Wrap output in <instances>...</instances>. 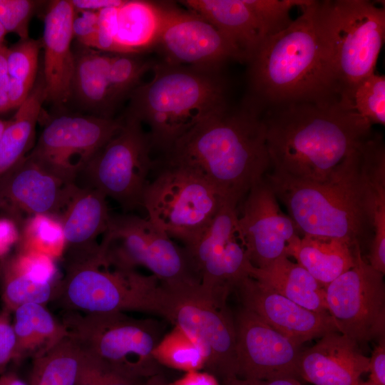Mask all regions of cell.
Returning a JSON list of instances; mask_svg holds the SVG:
<instances>
[{"label": "cell", "mask_w": 385, "mask_h": 385, "mask_svg": "<svg viewBox=\"0 0 385 385\" xmlns=\"http://www.w3.org/2000/svg\"><path fill=\"white\" fill-rule=\"evenodd\" d=\"M204 178L222 200L238 205L271 168L263 113L247 100L199 120L159 160Z\"/></svg>", "instance_id": "cell-1"}, {"label": "cell", "mask_w": 385, "mask_h": 385, "mask_svg": "<svg viewBox=\"0 0 385 385\" xmlns=\"http://www.w3.org/2000/svg\"><path fill=\"white\" fill-rule=\"evenodd\" d=\"M317 1L301 7V15L268 37L248 61L247 101L262 112L292 104L341 101L318 21Z\"/></svg>", "instance_id": "cell-2"}, {"label": "cell", "mask_w": 385, "mask_h": 385, "mask_svg": "<svg viewBox=\"0 0 385 385\" xmlns=\"http://www.w3.org/2000/svg\"><path fill=\"white\" fill-rule=\"evenodd\" d=\"M263 117L272 171L312 182L328 179L372 126L341 101L277 107Z\"/></svg>", "instance_id": "cell-3"}, {"label": "cell", "mask_w": 385, "mask_h": 385, "mask_svg": "<svg viewBox=\"0 0 385 385\" xmlns=\"http://www.w3.org/2000/svg\"><path fill=\"white\" fill-rule=\"evenodd\" d=\"M363 143L323 182L272 170L265 175L303 235L338 239L355 248L365 234L372 232Z\"/></svg>", "instance_id": "cell-4"}, {"label": "cell", "mask_w": 385, "mask_h": 385, "mask_svg": "<svg viewBox=\"0 0 385 385\" xmlns=\"http://www.w3.org/2000/svg\"><path fill=\"white\" fill-rule=\"evenodd\" d=\"M153 78L130 95L128 115L148 125L153 150L166 155L199 120L227 105L219 69L163 62Z\"/></svg>", "instance_id": "cell-5"}, {"label": "cell", "mask_w": 385, "mask_h": 385, "mask_svg": "<svg viewBox=\"0 0 385 385\" xmlns=\"http://www.w3.org/2000/svg\"><path fill=\"white\" fill-rule=\"evenodd\" d=\"M55 296L66 309L89 313L135 311L163 316L166 291L153 274L108 262L98 250L65 259Z\"/></svg>", "instance_id": "cell-6"}, {"label": "cell", "mask_w": 385, "mask_h": 385, "mask_svg": "<svg viewBox=\"0 0 385 385\" xmlns=\"http://www.w3.org/2000/svg\"><path fill=\"white\" fill-rule=\"evenodd\" d=\"M61 322L83 353L130 381L160 374L153 356L162 339L159 322L135 319L124 312L69 311Z\"/></svg>", "instance_id": "cell-7"}, {"label": "cell", "mask_w": 385, "mask_h": 385, "mask_svg": "<svg viewBox=\"0 0 385 385\" xmlns=\"http://www.w3.org/2000/svg\"><path fill=\"white\" fill-rule=\"evenodd\" d=\"M317 17L343 100L375 72L385 39V9L367 0L318 1Z\"/></svg>", "instance_id": "cell-8"}, {"label": "cell", "mask_w": 385, "mask_h": 385, "mask_svg": "<svg viewBox=\"0 0 385 385\" xmlns=\"http://www.w3.org/2000/svg\"><path fill=\"white\" fill-rule=\"evenodd\" d=\"M143 208L171 239L192 246L209 226L222 200L204 178L188 168L155 160Z\"/></svg>", "instance_id": "cell-9"}, {"label": "cell", "mask_w": 385, "mask_h": 385, "mask_svg": "<svg viewBox=\"0 0 385 385\" xmlns=\"http://www.w3.org/2000/svg\"><path fill=\"white\" fill-rule=\"evenodd\" d=\"M99 252L111 264L121 268L145 267L170 289L200 284L184 248L148 218L111 215Z\"/></svg>", "instance_id": "cell-10"}, {"label": "cell", "mask_w": 385, "mask_h": 385, "mask_svg": "<svg viewBox=\"0 0 385 385\" xmlns=\"http://www.w3.org/2000/svg\"><path fill=\"white\" fill-rule=\"evenodd\" d=\"M152 152L143 124L128 115L120 130L79 173L76 183L99 190L125 212L143 208L144 193L155 165Z\"/></svg>", "instance_id": "cell-11"}, {"label": "cell", "mask_w": 385, "mask_h": 385, "mask_svg": "<svg viewBox=\"0 0 385 385\" xmlns=\"http://www.w3.org/2000/svg\"><path fill=\"white\" fill-rule=\"evenodd\" d=\"M165 289L163 317L199 346L207 372L220 379L224 385H238L235 320L226 302L205 293L200 284Z\"/></svg>", "instance_id": "cell-12"}, {"label": "cell", "mask_w": 385, "mask_h": 385, "mask_svg": "<svg viewBox=\"0 0 385 385\" xmlns=\"http://www.w3.org/2000/svg\"><path fill=\"white\" fill-rule=\"evenodd\" d=\"M201 289L226 302L230 293L250 277V263L237 222V206L222 200L199 239L183 247Z\"/></svg>", "instance_id": "cell-13"}, {"label": "cell", "mask_w": 385, "mask_h": 385, "mask_svg": "<svg viewBox=\"0 0 385 385\" xmlns=\"http://www.w3.org/2000/svg\"><path fill=\"white\" fill-rule=\"evenodd\" d=\"M328 313L338 332L357 344L384 337V274L355 247L354 265L325 288Z\"/></svg>", "instance_id": "cell-14"}, {"label": "cell", "mask_w": 385, "mask_h": 385, "mask_svg": "<svg viewBox=\"0 0 385 385\" xmlns=\"http://www.w3.org/2000/svg\"><path fill=\"white\" fill-rule=\"evenodd\" d=\"M123 124L122 120L101 115H61L46 124L29 154L76 180Z\"/></svg>", "instance_id": "cell-15"}, {"label": "cell", "mask_w": 385, "mask_h": 385, "mask_svg": "<svg viewBox=\"0 0 385 385\" xmlns=\"http://www.w3.org/2000/svg\"><path fill=\"white\" fill-rule=\"evenodd\" d=\"M77 187L75 179L28 154L0 176V210L18 218L58 219Z\"/></svg>", "instance_id": "cell-16"}, {"label": "cell", "mask_w": 385, "mask_h": 385, "mask_svg": "<svg viewBox=\"0 0 385 385\" xmlns=\"http://www.w3.org/2000/svg\"><path fill=\"white\" fill-rule=\"evenodd\" d=\"M237 222L252 266L262 268L289 252L300 237L294 222L280 209L265 176L255 183L237 207Z\"/></svg>", "instance_id": "cell-17"}, {"label": "cell", "mask_w": 385, "mask_h": 385, "mask_svg": "<svg viewBox=\"0 0 385 385\" xmlns=\"http://www.w3.org/2000/svg\"><path fill=\"white\" fill-rule=\"evenodd\" d=\"M161 6L163 21L155 46L162 52L165 62L220 69L227 60H242L230 40L199 15Z\"/></svg>", "instance_id": "cell-18"}, {"label": "cell", "mask_w": 385, "mask_h": 385, "mask_svg": "<svg viewBox=\"0 0 385 385\" xmlns=\"http://www.w3.org/2000/svg\"><path fill=\"white\" fill-rule=\"evenodd\" d=\"M234 320L239 380L298 379L301 345L244 307Z\"/></svg>", "instance_id": "cell-19"}, {"label": "cell", "mask_w": 385, "mask_h": 385, "mask_svg": "<svg viewBox=\"0 0 385 385\" xmlns=\"http://www.w3.org/2000/svg\"><path fill=\"white\" fill-rule=\"evenodd\" d=\"M234 291L245 309L299 345L338 332L328 312L304 308L251 277L242 280Z\"/></svg>", "instance_id": "cell-20"}, {"label": "cell", "mask_w": 385, "mask_h": 385, "mask_svg": "<svg viewBox=\"0 0 385 385\" xmlns=\"http://www.w3.org/2000/svg\"><path fill=\"white\" fill-rule=\"evenodd\" d=\"M75 9L71 1L49 4L44 18L42 47L45 101L56 106L68 102L72 96L74 54L72 24Z\"/></svg>", "instance_id": "cell-21"}, {"label": "cell", "mask_w": 385, "mask_h": 385, "mask_svg": "<svg viewBox=\"0 0 385 385\" xmlns=\"http://www.w3.org/2000/svg\"><path fill=\"white\" fill-rule=\"evenodd\" d=\"M369 358L351 338L333 332L301 352L299 376L314 385H357L369 371Z\"/></svg>", "instance_id": "cell-22"}, {"label": "cell", "mask_w": 385, "mask_h": 385, "mask_svg": "<svg viewBox=\"0 0 385 385\" xmlns=\"http://www.w3.org/2000/svg\"><path fill=\"white\" fill-rule=\"evenodd\" d=\"M0 260L4 308L13 312L27 303L46 305L54 297L57 284L53 259L38 254L18 252Z\"/></svg>", "instance_id": "cell-23"}, {"label": "cell", "mask_w": 385, "mask_h": 385, "mask_svg": "<svg viewBox=\"0 0 385 385\" xmlns=\"http://www.w3.org/2000/svg\"><path fill=\"white\" fill-rule=\"evenodd\" d=\"M189 11L207 21L233 43L248 61L270 34L247 0H185Z\"/></svg>", "instance_id": "cell-24"}, {"label": "cell", "mask_w": 385, "mask_h": 385, "mask_svg": "<svg viewBox=\"0 0 385 385\" xmlns=\"http://www.w3.org/2000/svg\"><path fill=\"white\" fill-rule=\"evenodd\" d=\"M106 198L96 189L78 185L58 218L66 258L83 256L98 250L97 238L106 231L111 217Z\"/></svg>", "instance_id": "cell-25"}, {"label": "cell", "mask_w": 385, "mask_h": 385, "mask_svg": "<svg viewBox=\"0 0 385 385\" xmlns=\"http://www.w3.org/2000/svg\"><path fill=\"white\" fill-rule=\"evenodd\" d=\"M250 277L297 304L319 313H327L325 288L302 266L281 257L267 266H252Z\"/></svg>", "instance_id": "cell-26"}, {"label": "cell", "mask_w": 385, "mask_h": 385, "mask_svg": "<svg viewBox=\"0 0 385 385\" xmlns=\"http://www.w3.org/2000/svg\"><path fill=\"white\" fill-rule=\"evenodd\" d=\"M289 257L326 288L354 265L355 248L338 239L303 235L289 250Z\"/></svg>", "instance_id": "cell-27"}, {"label": "cell", "mask_w": 385, "mask_h": 385, "mask_svg": "<svg viewBox=\"0 0 385 385\" xmlns=\"http://www.w3.org/2000/svg\"><path fill=\"white\" fill-rule=\"evenodd\" d=\"M362 153L370 196L371 230L369 264L385 273V147L381 135L370 136Z\"/></svg>", "instance_id": "cell-28"}, {"label": "cell", "mask_w": 385, "mask_h": 385, "mask_svg": "<svg viewBox=\"0 0 385 385\" xmlns=\"http://www.w3.org/2000/svg\"><path fill=\"white\" fill-rule=\"evenodd\" d=\"M13 313L17 361L43 354L68 336L62 322H58L45 305L27 303Z\"/></svg>", "instance_id": "cell-29"}, {"label": "cell", "mask_w": 385, "mask_h": 385, "mask_svg": "<svg viewBox=\"0 0 385 385\" xmlns=\"http://www.w3.org/2000/svg\"><path fill=\"white\" fill-rule=\"evenodd\" d=\"M163 21L161 5L123 1L117 10V53L138 54L155 46Z\"/></svg>", "instance_id": "cell-30"}, {"label": "cell", "mask_w": 385, "mask_h": 385, "mask_svg": "<svg viewBox=\"0 0 385 385\" xmlns=\"http://www.w3.org/2000/svg\"><path fill=\"white\" fill-rule=\"evenodd\" d=\"M74 54L72 95L83 106L99 111L101 116L111 117L108 83L111 55L82 46Z\"/></svg>", "instance_id": "cell-31"}, {"label": "cell", "mask_w": 385, "mask_h": 385, "mask_svg": "<svg viewBox=\"0 0 385 385\" xmlns=\"http://www.w3.org/2000/svg\"><path fill=\"white\" fill-rule=\"evenodd\" d=\"M44 101L43 82L34 86L9 120L0 138V176L22 160L33 146L36 123Z\"/></svg>", "instance_id": "cell-32"}, {"label": "cell", "mask_w": 385, "mask_h": 385, "mask_svg": "<svg viewBox=\"0 0 385 385\" xmlns=\"http://www.w3.org/2000/svg\"><path fill=\"white\" fill-rule=\"evenodd\" d=\"M81 356L80 347L68 336L34 358L29 385H76Z\"/></svg>", "instance_id": "cell-33"}, {"label": "cell", "mask_w": 385, "mask_h": 385, "mask_svg": "<svg viewBox=\"0 0 385 385\" xmlns=\"http://www.w3.org/2000/svg\"><path fill=\"white\" fill-rule=\"evenodd\" d=\"M64 247L58 219L36 215L26 220L20 236L19 252L35 253L54 260L63 254Z\"/></svg>", "instance_id": "cell-34"}, {"label": "cell", "mask_w": 385, "mask_h": 385, "mask_svg": "<svg viewBox=\"0 0 385 385\" xmlns=\"http://www.w3.org/2000/svg\"><path fill=\"white\" fill-rule=\"evenodd\" d=\"M153 356L160 365L186 372L200 371L206 364L199 346L176 327L160 339Z\"/></svg>", "instance_id": "cell-35"}, {"label": "cell", "mask_w": 385, "mask_h": 385, "mask_svg": "<svg viewBox=\"0 0 385 385\" xmlns=\"http://www.w3.org/2000/svg\"><path fill=\"white\" fill-rule=\"evenodd\" d=\"M373 124H385V77L374 72L359 81L341 100Z\"/></svg>", "instance_id": "cell-36"}, {"label": "cell", "mask_w": 385, "mask_h": 385, "mask_svg": "<svg viewBox=\"0 0 385 385\" xmlns=\"http://www.w3.org/2000/svg\"><path fill=\"white\" fill-rule=\"evenodd\" d=\"M153 66L152 63L141 58L138 54L111 55L108 83L113 108L140 85L142 76Z\"/></svg>", "instance_id": "cell-37"}, {"label": "cell", "mask_w": 385, "mask_h": 385, "mask_svg": "<svg viewBox=\"0 0 385 385\" xmlns=\"http://www.w3.org/2000/svg\"><path fill=\"white\" fill-rule=\"evenodd\" d=\"M41 47V41L29 38L8 48L6 60L9 77L33 88Z\"/></svg>", "instance_id": "cell-38"}, {"label": "cell", "mask_w": 385, "mask_h": 385, "mask_svg": "<svg viewBox=\"0 0 385 385\" xmlns=\"http://www.w3.org/2000/svg\"><path fill=\"white\" fill-rule=\"evenodd\" d=\"M37 1L30 0H0V22L8 32L29 38V23Z\"/></svg>", "instance_id": "cell-39"}, {"label": "cell", "mask_w": 385, "mask_h": 385, "mask_svg": "<svg viewBox=\"0 0 385 385\" xmlns=\"http://www.w3.org/2000/svg\"><path fill=\"white\" fill-rule=\"evenodd\" d=\"M82 352L76 385H134V383L110 370Z\"/></svg>", "instance_id": "cell-40"}, {"label": "cell", "mask_w": 385, "mask_h": 385, "mask_svg": "<svg viewBox=\"0 0 385 385\" xmlns=\"http://www.w3.org/2000/svg\"><path fill=\"white\" fill-rule=\"evenodd\" d=\"M118 7H108L98 11L96 49L117 53L115 36Z\"/></svg>", "instance_id": "cell-41"}, {"label": "cell", "mask_w": 385, "mask_h": 385, "mask_svg": "<svg viewBox=\"0 0 385 385\" xmlns=\"http://www.w3.org/2000/svg\"><path fill=\"white\" fill-rule=\"evenodd\" d=\"M72 24L73 36L83 46L96 48L98 31V12L76 11Z\"/></svg>", "instance_id": "cell-42"}, {"label": "cell", "mask_w": 385, "mask_h": 385, "mask_svg": "<svg viewBox=\"0 0 385 385\" xmlns=\"http://www.w3.org/2000/svg\"><path fill=\"white\" fill-rule=\"evenodd\" d=\"M11 313L5 308L0 312V370L16 358V337Z\"/></svg>", "instance_id": "cell-43"}, {"label": "cell", "mask_w": 385, "mask_h": 385, "mask_svg": "<svg viewBox=\"0 0 385 385\" xmlns=\"http://www.w3.org/2000/svg\"><path fill=\"white\" fill-rule=\"evenodd\" d=\"M370 381L376 385H385V341L379 339L369 358Z\"/></svg>", "instance_id": "cell-44"}, {"label": "cell", "mask_w": 385, "mask_h": 385, "mask_svg": "<svg viewBox=\"0 0 385 385\" xmlns=\"http://www.w3.org/2000/svg\"><path fill=\"white\" fill-rule=\"evenodd\" d=\"M173 385H220L216 376L207 371L187 372L182 378L173 382Z\"/></svg>", "instance_id": "cell-45"}, {"label": "cell", "mask_w": 385, "mask_h": 385, "mask_svg": "<svg viewBox=\"0 0 385 385\" xmlns=\"http://www.w3.org/2000/svg\"><path fill=\"white\" fill-rule=\"evenodd\" d=\"M32 88L9 77L8 91L11 109L18 108L25 101Z\"/></svg>", "instance_id": "cell-46"}, {"label": "cell", "mask_w": 385, "mask_h": 385, "mask_svg": "<svg viewBox=\"0 0 385 385\" xmlns=\"http://www.w3.org/2000/svg\"><path fill=\"white\" fill-rule=\"evenodd\" d=\"M75 11H90L98 12L108 7L119 6L121 0H72Z\"/></svg>", "instance_id": "cell-47"}, {"label": "cell", "mask_w": 385, "mask_h": 385, "mask_svg": "<svg viewBox=\"0 0 385 385\" xmlns=\"http://www.w3.org/2000/svg\"><path fill=\"white\" fill-rule=\"evenodd\" d=\"M17 235L15 227L9 220H0V259L6 254L12 243L16 240Z\"/></svg>", "instance_id": "cell-48"}, {"label": "cell", "mask_w": 385, "mask_h": 385, "mask_svg": "<svg viewBox=\"0 0 385 385\" xmlns=\"http://www.w3.org/2000/svg\"><path fill=\"white\" fill-rule=\"evenodd\" d=\"M238 385H302L294 378H280L270 380H240Z\"/></svg>", "instance_id": "cell-49"}, {"label": "cell", "mask_w": 385, "mask_h": 385, "mask_svg": "<svg viewBox=\"0 0 385 385\" xmlns=\"http://www.w3.org/2000/svg\"><path fill=\"white\" fill-rule=\"evenodd\" d=\"M134 385H173L168 382L160 374L150 376L143 381L134 383Z\"/></svg>", "instance_id": "cell-50"}, {"label": "cell", "mask_w": 385, "mask_h": 385, "mask_svg": "<svg viewBox=\"0 0 385 385\" xmlns=\"http://www.w3.org/2000/svg\"><path fill=\"white\" fill-rule=\"evenodd\" d=\"M0 385H28L14 373L0 376Z\"/></svg>", "instance_id": "cell-51"}, {"label": "cell", "mask_w": 385, "mask_h": 385, "mask_svg": "<svg viewBox=\"0 0 385 385\" xmlns=\"http://www.w3.org/2000/svg\"><path fill=\"white\" fill-rule=\"evenodd\" d=\"M7 50L8 48L5 46L0 48V79L9 76L6 60Z\"/></svg>", "instance_id": "cell-52"}, {"label": "cell", "mask_w": 385, "mask_h": 385, "mask_svg": "<svg viewBox=\"0 0 385 385\" xmlns=\"http://www.w3.org/2000/svg\"><path fill=\"white\" fill-rule=\"evenodd\" d=\"M6 33L7 31H6V29H4V27L0 22V48L4 46V38Z\"/></svg>", "instance_id": "cell-53"}, {"label": "cell", "mask_w": 385, "mask_h": 385, "mask_svg": "<svg viewBox=\"0 0 385 385\" xmlns=\"http://www.w3.org/2000/svg\"><path fill=\"white\" fill-rule=\"evenodd\" d=\"M9 123V120H1L0 119V138L6 128V125Z\"/></svg>", "instance_id": "cell-54"}, {"label": "cell", "mask_w": 385, "mask_h": 385, "mask_svg": "<svg viewBox=\"0 0 385 385\" xmlns=\"http://www.w3.org/2000/svg\"><path fill=\"white\" fill-rule=\"evenodd\" d=\"M357 385H376L370 380L368 381H359Z\"/></svg>", "instance_id": "cell-55"}]
</instances>
